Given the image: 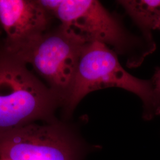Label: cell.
I'll list each match as a JSON object with an SVG mask.
<instances>
[{
    "mask_svg": "<svg viewBox=\"0 0 160 160\" xmlns=\"http://www.w3.org/2000/svg\"><path fill=\"white\" fill-rule=\"evenodd\" d=\"M53 18L72 29L87 43L99 42L117 55L125 56L127 64L138 67L155 49L154 40L128 31L119 20L98 1L38 0Z\"/></svg>",
    "mask_w": 160,
    "mask_h": 160,
    "instance_id": "cell-1",
    "label": "cell"
},
{
    "mask_svg": "<svg viewBox=\"0 0 160 160\" xmlns=\"http://www.w3.org/2000/svg\"><path fill=\"white\" fill-rule=\"evenodd\" d=\"M57 96L20 58L0 49V135L23 126L58 119Z\"/></svg>",
    "mask_w": 160,
    "mask_h": 160,
    "instance_id": "cell-2",
    "label": "cell"
},
{
    "mask_svg": "<svg viewBox=\"0 0 160 160\" xmlns=\"http://www.w3.org/2000/svg\"><path fill=\"white\" fill-rule=\"evenodd\" d=\"M109 87L122 88L137 96L143 103L145 120L160 115V103L151 80L140 79L129 74L112 49L102 43L92 42L83 49L73 85L62 107L64 119L70 118L89 93Z\"/></svg>",
    "mask_w": 160,
    "mask_h": 160,
    "instance_id": "cell-3",
    "label": "cell"
},
{
    "mask_svg": "<svg viewBox=\"0 0 160 160\" xmlns=\"http://www.w3.org/2000/svg\"><path fill=\"white\" fill-rule=\"evenodd\" d=\"M92 149L75 126L58 119L0 135V158L4 160H83Z\"/></svg>",
    "mask_w": 160,
    "mask_h": 160,
    "instance_id": "cell-4",
    "label": "cell"
},
{
    "mask_svg": "<svg viewBox=\"0 0 160 160\" xmlns=\"http://www.w3.org/2000/svg\"><path fill=\"white\" fill-rule=\"evenodd\" d=\"M87 44L74 30L59 24L42 37L25 59L60 99L62 107L73 85Z\"/></svg>",
    "mask_w": 160,
    "mask_h": 160,
    "instance_id": "cell-5",
    "label": "cell"
},
{
    "mask_svg": "<svg viewBox=\"0 0 160 160\" xmlns=\"http://www.w3.org/2000/svg\"><path fill=\"white\" fill-rule=\"evenodd\" d=\"M52 18L38 0H0V26L5 34L0 49L25 62L51 28Z\"/></svg>",
    "mask_w": 160,
    "mask_h": 160,
    "instance_id": "cell-6",
    "label": "cell"
},
{
    "mask_svg": "<svg viewBox=\"0 0 160 160\" xmlns=\"http://www.w3.org/2000/svg\"><path fill=\"white\" fill-rule=\"evenodd\" d=\"M118 3L125 10L147 39L154 40L152 31L160 24V0H123Z\"/></svg>",
    "mask_w": 160,
    "mask_h": 160,
    "instance_id": "cell-7",
    "label": "cell"
},
{
    "mask_svg": "<svg viewBox=\"0 0 160 160\" xmlns=\"http://www.w3.org/2000/svg\"><path fill=\"white\" fill-rule=\"evenodd\" d=\"M155 94L160 103V68L157 69L152 79Z\"/></svg>",
    "mask_w": 160,
    "mask_h": 160,
    "instance_id": "cell-8",
    "label": "cell"
},
{
    "mask_svg": "<svg viewBox=\"0 0 160 160\" xmlns=\"http://www.w3.org/2000/svg\"><path fill=\"white\" fill-rule=\"evenodd\" d=\"M158 29V30H160V24L159 25V26H158V29Z\"/></svg>",
    "mask_w": 160,
    "mask_h": 160,
    "instance_id": "cell-9",
    "label": "cell"
},
{
    "mask_svg": "<svg viewBox=\"0 0 160 160\" xmlns=\"http://www.w3.org/2000/svg\"><path fill=\"white\" fill-rule=\"evenodd\" d=\"M0 160H4V159H1V158H0Z\"/></svg>",
    "mask_w": 160,
    "mask_h": 160,
    "instance_id": "cell-10",
    "label": "cell"
}]
</instances>
